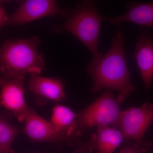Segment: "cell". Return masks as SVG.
I'll list each match as a JSON object with an SVG mask.
<instances>
[{"mask_svg":"<svg viewBox=\"0 0 153 153\" xmlns=\"http://www.w3.org/2000/svg\"><path fill=\"white\" fill-rule=\"evenodd\" d=\"M124 44V35L119 28L107 52L99 58H92L86 69L92 79L91 93L96 94L105 88L117 91L119 93L118 100L122 102L136 90L128 68Z\"/></svg>","mask_w":153,"mask_h":153,"instance_id":"obj_1","label":"cell"},{"mask_svg":"<svg viewBox=\"0 0 153 153\" xmlns=\"http://www.w3.org/2000/svg\"><path fill=\"white\" fill-rule=\"evenodd\" d=\"M40 39L33 36L6 41L0 47V71L3 78L13 79L27 74H40L45 67L39 52Z\"/></svg>","mask_w":153,"mask_h":153,"instance_id":"obj_2","label":"cell"},{"mask_svg":"<svg viewBox=\"0 0 153 153\" xmlns=\"http://www.w3.org/2000/svg\"><path fill=\"white\" fill-rule=\"evenodd\" d=\"M102 16L99 12L95 1H83L74 9H70L66 22L54 25L52 31L57 34L71 33L90 51L92 58H99L102 55L99 48Z\"/></svg>","mask_w":153,"mask_h":153,"instance_id":"obj_3","label":"cell"},{"mask_svg":"<svg viewBox=\"0 0 153 153\" xmlns=\"http://www.w3.org/2000/svg\"><path fill=\"white\" fill-rule=\"evenodd\" d=\"M121 102L115 98L112 90L107 89L91 104L78 114L76 135L79 138L88 128L110 126L114 127L121 112Z\"/></svg>","mask_w":153,"mask_h":153,"instance_id":"obj_4","label":"cell"},{"mask_svg":"<svg viewBox=\"0 0 153 153\" xmlns=\"http://www.w3.org/2000/svg\"><path fill=\"white\" fill-rule=\"evenodd\" d=\"M153 123V104L148 102L138 107H131L121 111L114 127L120 130L124 139L133 142L137 147L147 150L150 146L144 136Z\"/></svg>","mask_w":153,"mask_h":153,"instance_id":"obj_5","label":"cell"},{"mask_svg":"<svg viewBox=\"0 0 153 153\" xmlns=\"http://www.w3.org/2000/svg\"><path fill=\"white\" fill-rule=\"evenodd\" d=\"M69 11L60 8L54 0H27L9 16L7 26L25 25L45 17L60 16L66 19Z\"/></svg>","mask_w":153,"mask_h":153,"instance_id":"obj_6","label":"cell"},{"mask_svg":"<svg viewBox=\"0 0 153 153\" xmlns=\"http://www.w3.org/2000/svg\"><path fill=\"white\" fill-rule=\"evenodd\" d=\"M24 79L0 77V104L21 122L25 121L30 108L25 101Z\"/></svg>","mask_w":153,"mask_h":153,"instance_id":"obj_7","label":"cell"},{"mask_svg":"<svg viewBox=\"0 0 153 153\" xmlns=\"http://www.w3.org/2000/svg\"><path fill=\"white\" fill-rule=\"evenodd\" d=\"M140 75L147 91L153 79V35L142 27L137 39L134 51Z\"/></svg>","mask_w":153,"mask_h":153,"instance_id":"obj_8","label":"cell"},{"mask_svg":"<svg viewBox=\"0 0 153 153\" xmlns=\"http://www.w3.org/2000/svg\"><path fill=\"white\" fill-rule=\"evenodd\" d=\"M24 122V132L33 141L52 143L65 142L71 143L69 140L57 131L50 122L41 117L30 108Z\"/></svg>","mask_w":153,"mask_h":153,"instance_id":"obj_9","label":"cell"},{"mask_svg":"<svg viewBox=\"0 0 153 153\" xmlns=\"http://www.w3.org/2000/svg\"><path fill=\"white\" fill-rule=\"evenodd\" d=\"M125 13L116 16H102V21L113 26H119L124 22H130L142 27H153V1L129 2L127 3Z\"/></svg>","mask_w":153,"mask_h":153,"instance_id":"obj_10","label":"cell"},{"mask_svg":"<svg viewBox=\"0 0 153 153\" xmlns=\"http://www.w3.org/2000/svg\"><path fill=\"white\" fill-rule=\"evenodd\" d=\"M28 82V90L40 97L56 102H60L66 98L63 80L57 78L41 76L32 74Z\"/></svg>","mask_w":153,"mask_h":153,"instance_id":"obj_11","label":"cell"},{"mask_svg":"<svg viewBox=\"0 0 153 153\" xmlns=\"http://www.w3.org/2000/svg\"><path fill=\"white\" fill-rule=\"evenodd\" d=\"M77 116L78 114L67 107L57 105L52 109L49 121L57 131L69 140L71 144L78 138L76 135Z\"/></svg>","mask_w":153,"mask_h":153,"instance_id":"obj_12","label":"cell"},{"mask_svg":"<svg viewBox=\"0 0 153 153\" xmlns=\"http://www.w3.org/2000/svg\"><path fill=\"white\" fill-rule=\"evenodd\" d=\"M124 140L120 130L110 126L97 128L90 139L93 151L97 153H113Z\"/></svg>","mask_w":153,"mask_h":153,"instance_id":"obj_13","label":"cell"},{"mask_svg":"<svg viewBox=\"0 0 153 153\" xmlns=\"http://www.w3.org/2000/svg\"><path fill=\"white\" fill-rule=\"evenodd\" d=\"M19 131L15 126L3 117H0V152L12 153V145L19 134Z\"/></svg>","mask_w":153,"mask_h":153,"instance_id":"obj_14","label":"cell"},{"mask_svg":"<svg viewBox=\"0 0 153 153\" xmlns=\"http://www.w3.org/2000/svg\"><path fill=\"white\" fill-rule=\"evenodd\" d=\"M91 141L78 142L75 150L72 153H92L93 152Z\"/></svg>","mask_w":153,"mask_h":153,"instance_id":"obj_15","label":"cell"},{"mask_svg":"<svg viewBox=\"0 0 153 153\" xmlns=\"http://www.w3.org/2000/svg\"><path fill=\"white\" fill-rule=\"evenodd\" d=\"M146 151L137 147L133 144L124 147L119 153H143Z\"/></svg>","mask_w":153,"mask_h":153,"instance_id":"obj_16","label":"cell"},{"mask_svg":"<svg viewBox=\"0 0 153 153\" xmlns=\"http://www.w3.org/2000/svg\"><path fill=\"white\" fill-rule=\"evenodd\" d=\"M9 16L2 7L0 5V28L4 26H7Z\"/></svg>","mask_w":153,"mask_h":153,"instance_id":"obj_17","label":"cell"},{"mask_svg":"<svg viewBox=\"0 0 153 153\" xmlns=\"http://www.w3.org/2000/svg\"></svg>","mask_w":153,"mask_h":153,"instance_id":"obj_18","label":"cell"},{"mask_svg":"<svg viewBox=\"0 0 153 153\" xmlns=\"http://www.w3.org/2000/svg\"><path fill=\"white\" fill-rule=\"evenodd\" d=\"M0 153H1V152H0Z\"/></svg>","mask_w":153,"mask_h":153,"instance_id":"obj_19","label":"cell"}]
</instances>
